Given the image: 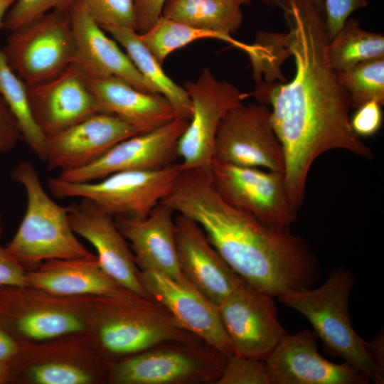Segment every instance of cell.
Masks as SVG:
<instances>
[{
  "instance_id": "30bf717a",
  "label": "cell",
  "mask_w": 384,
  "mask_h": 384,
  "mask_svg": "<svg viewBox=\"0 0 384 384\" xmlns=\"http://www.w3.org/2000/svg\"><path fill=\"white\" fill-rule=\"evenodd\" d=\"M2 50L9 65L28 86L58 76L75 58L69 10L51 11L11 31Z\"/></svg>"
},
{
  "instance_id": "60d3db41",
  "label": "cell",
  "mask_w": 384,
  "mask_h": 384,
  "mask_svg": "<svg viewBox=\"0 0 384 384\" xmlns=\"http://www.w3.org/2000/svg\"><path fill=\"white\" fill-rule=\"evenodd\" d=\"M370 352L375 366L384 374V336L383 329L370 341Z\"/></svg>"
},
{
  "instance_id": "9a60e30c",
  "label": "cell",
  "mask_w": 384,
  "mask_h": 384,
  "mask_svg": "<svg viewBox=\"0 0 384 384\" xmlns=\"http://www.w3.org/2000/svg\"><path fill=\"white\" fill-rule=\"evenodd\" d=\"M188 119L177 117L148 132L127 138L95 161L81 168L60 172L68 182H90L112 174L133 170H155L176 163L177 144Z\"/></svg>"
},
{
  "instance_id": "4316f807",
  "label": "cell",
  "mask_w": 384,
  "mask_h": 384,
  "mask_svg": "<svg viewBox=\"0 0 384 384\" xmlns=\"http://www.w3.org/2000/svg\"><path fill=\"white\" fill-rule=\"evenodd\" d=\"M162 16L227 36L242 25L241 5L233 0H167Z\"/></svg>"
},
{
  "instance_id": "f35d334b",
  "label": "cell",
  "mask_w": 384,
  "mask_h": 384,
  "mask_svg": "<svg viewBox=\"0 0 384 384\" xmlns=\"http://www.w3.org/2000/svg\"><path fill=\"white\" fill-rule=\"evenodd\" d=\"M21 139L17 122L0 95V152L11 150Z\"/></svg>"
},
{
  "instance_id": "1f68e13d",
  "label": "cell",
  "mask_w": 384,
  "mask_h": 384,
  "mask_svg": "<svg viewBox=\"0 0 384 384\" xmlns=\"http://www.w3.org/2000/svg\"><path fill=\"white\" fill-rule=\"evenodd\" d=\"M70 9L82 11L102 28L117 26L135 30L134 0H70Z\"/></svg>"
},
{
  "instance_id": "83f0119b",
  "label": "cell",
  "mask_w": 384,
  "mask_h": 384,
  "mask_svg": "<svg viewBox=\"0 0 384 384\" xmlns=\"http://www.w3.org/2000/svg\"><path fill=\"white\" fill-rule=\"evenodd\" d=\"M328 55L336 73L374 59L384 58V36L366 31L358 20L348 18L329 41Z\"/></svg>"
},
{
  "instance_id": "3957f363",
  "label": "cell",
  "mask_w": 384,
  "mask_h": 384,
  "mask_svg": "<svg viewBox=\"0 0 384 384\" xmlns=\"http://www.w3.org/2000/svg\"><path fill=\"white\" fill-rule=\"evenodd\" d=\"M86 334L110 365L162 342L201 340L159 303L124 288L95 297Z\"/></svg>"
},
{
  "instance_id": "d590c367",
  "label": "cell",
  "mask_w": 384,
  "mask_h": 384,
  "mask_svg": "<svg viewBox=\"0 0 384 384\" xmlns=\"http://www.w3.org/2000/svg\"><path fill=\"white\" fill-rule=\"evenodd\" d=\"M382 106L376 101H369L356 108L350 124L358 137H369L378 132L383 122Z\"/></svg>"
},
{
  "instance_id": "e0dca14e",
  "label": "cell",
  "mask_w": 384,
  "mask_h": 384,
  "mask_svg": "<svg viewBox=\"0 0 384 384\" xmlns=\"http://www.w3.org/2000/svg\"><path fill=\"white\" fill-rule=\"evenodd\" d=\"M270 384H368L370 380L345 362L337 364L318 351L316 334L304 329L284 334L265 360Z\"/></svg>"
},
{
  "instance_id": "cb8c5ba5",
  "label": "cell",
  "mask_w": 384,
  "mask_h": 384,
  "mask_svg": "<svg viewBox=\"0 0 384 384\" xmlns=\"http://www.w3.org/2000/svg\"><path fill=\"white\" fill-rule=\"evenodd\" d=\"M89 80L100 112L120 118L139 133L154 130L179 117L159 94L141 91L117 77Z\"/></svg>"
},
{
  "instance_id": "44dd1931",
  "label": "cell",
  "mask_w": 384,
  "mask_h": 384,
  "mask_svg": "<svg viewBox=\"0 0 384 384\" xmlns=\"http://www.w3.org/2000/svg\"><path fill=\"white\" fill-rule=\"evenodd\" d=\"M175 227L181 273L204 296L218 306L244 279L222 258L196 221L176 213Z\"/></svg>"
},
{
  "instance_id": "4fadbf2b",
  "label": "cell",
  "mask_w": 384,
  "mask_h": 384,
  "mask_svg": "<svg viewBox=\"0 0 384 384\" xmlns=\"http://www.w3.org/2000/svg\"><path fill=\"white\" fill-rule=\"evenodd\" d=\"M213 161L284 173L283 149L270 108L261 103H242L232 109L219 127Z\"/></svg>"
},
{
  "instance_id": "ee69618b",
  "label": "cell",
  "mask_w": 384,
  "mask_h": 384,
  "mask_svg": "<svg viewBox=\"0 0 384 384\" xmlns=\"http://www.w3.org/2000/svg\"><path fill=\"white\" fill-rule=\"evenodd\" d=\"M235 2L238 3L239 4L242 5H248L251 4L252 0H233Z\"/></svg>"
},
{
  "instance_id": "b9f144b4",
  "label": "cell",
  "mask_w": 384,
  "mask_h": 384,
  "mask_svg": "<svg viewBox=\"0 0 384 384\" xmlns=\"http://www.w3.org/2000/svg\"><path fill=\"white\" fill-rule=\"evenodd\" d=\"M16 1L17 0H0V28H4L6 14Z\"/></svg>"
},
{
  "instance_id": "277c9868",
  "label": "cell",
  "mask_w": 384,
  "mask_h": 384,
  "mask_svg": "<svg viewBox=\"0 0 384 384\" xmlns=\"http://www.w3.org/2000/svg\"><path fill=\"white\" fill-rule=\"evenodd\" d=\"M355 282L352 272L336 267L319 287L290 292L277 298L310 322L329 354L341 358L374 383L383 384L384 374L371 358L370 341L361 338L351 322L349 296Z\"/></svg>"
},
{
  "instance_id": "6da1fadb",
  "label": "cell",
  "mask_w": 384,
  "mask_h": 384,
  "mask_svg": "<svg viewBox=\"0 0 384 384\" xmlns=\"http://www.w3.org/2000/svg\"><path fill=\"white\" fill-rule=\"evenodd\" d=\"M279 9L288 31L281 43L294 58L289 81H259L254 95L270 106L272 124L282 144L286 188L298 211L315 160L331 150L371 159L373 153L353 131L350 97L340 85L328 55L324 11L315 0H262Z\"/></svg>"
},
{
  "instance_id": "52a82bcc",
  "label": "cell",
  "mask_w": 384,
  "mask_h": 384,
  "mask_svg": "<svg viewBox=\"0 0 384 384\" xmlns=\"http://www.w3.org/2000/svg\"><path fill=\"white\" fill-rule=\"evenodd\" d=\"M19 344L9 384H109L110 365L86 333Z\"/></svg>"
},
{
  "instance_id": "7bdbcfd3",
  "label": "cell",
  "mask_w": 384,
  "mask_h": 384,
  "mask_svg": "<svg viewBox=\"0 0 384 384\" xmlns=\"http://www.w3.org/2000/svg\"><path fill=\"white\" fill-rule=\"evenodd\" d=\"M0 384H9L8 364L0 362Z\"/></svg>"
},
{
  "instance_id": "8992f818",
  "label": "cell",
  "mask_w": 384,
  "mask_h": 384,
  "mask_svg": "<svg viewBox=\"0 0 384 384\" xmlns=\"http://www.w3.org/2000/svg\"><path fill=\"white\" fill-rule=\"evenodd\" d=\"M95 297H65L28 285L0 287V325L19 343L86 333Z\"/></svg>"
},
{
  "instance_id": "d6a6232c",
  "label": "cell",
  "mask_w": 384,
  "mask_h": 384,
  "mask_svg": "<svg viewBox=\"0 0 384 384\" xmlns=\"http://www.w3.org/2000/svg\"><path fill=\"white\" fill-rule=\"evenodd\" d=\"M215 384H270L265 360L233 353Z\"/></svg>"
},
{
  "instance_id": "f6af8a7d",
  "label": "cell",
  "mask_w": 384,
  "mask_h": 384,
  "mask_svg": "<svg viewBox=\"0 0 384 384\" xmlns=\"http://www.w3.org/2000/svg\"><path fill=\"white\" fill-rule=\"evenodd\" d=\"M0 154H1V152H0Z\"/></svg>"
},
{
  "instance_id": "5bb4252c",
  "label": "cell",
  "mask_w": 384,
  "mask_h": 384,
  "mask_svg": "<svg viewBox=\"0 0 384 384\" xmlns=\"http://www.w3.org/2000/svg\"><path fill=\"white\" fill-rule=\"evenodd\" d=\"M218 309L234 353L265 360L287 334L279 321L274 297L245 280Z\"/></svg>"
},
{
  "instance_id": "8d00e7d4",
  "label": "cell",
  "mask_w": 384,
  "mask_h": 384,
  "mask_svg": "<svg viewBox=\"0 0 384 384\" xmlns=\"http://www.w3.org/2000/svg\"><path fill=\"white\" fill-rule=\"evenodd\" d=\"M3 234V225L0 213V239ZM26 271L0 244V287L25 285Z\"/></svg>"
},
{
  "instance_id": "74e56055",
  "label": "cell",
  "mask_w": 384,
  "mask_h": 384,
  "mask_svg": "<svg viewBox=\"0 0 384 384\" xmlns=\"http://www.w3.org/2000/svg\"><path fill=\"white\" fill-rule=\"evenodd\" d=\"M167 0H134L135 31L143 33L151 28L161 16Z\"/></svg>"
},
{
  "instance_id": "ffe728a7",
  "label": "cell",
  "mask_w": 384,
  "mask_h": 384,
  "mask_svg": "<svg viewBox=\"0 0 384 384\" xmlns=\"http://www.w3.org/2000/svg\"><path fill=\"white\" fill-rule=\"evenodd\" d=\"M137 134L134 127L120 118L97 112L48 139L45 162L49 171L81 168Z\"/></svg>"
},
{
  "instance_id": "f546056e",
  "label": "cell",
  "mask_w": 384,
  "mask_h": 384,
  "mask_svg": "<svg viewBox=\"0 0 384 384\" xmlns=\"http://www.w3.org/2000/svg\"><path fill=\"white\" fill-rule=\"evenodd\" d=\"M139 36L144 44L161 65L174 51L198 40L223 41L245 52L249 46L235 40L232 36L195 28L162 16L147 31L139 33Z\"/></svg>"
},
{
  "instance_id": "603a6c76",
  "label": "cell",
  "mask_w": 384,
  "mask_h": 384,
  "mask_svg": "<svg viewBox=\"0 0 384 384\" xmlns=\"http://www.w3.org/2000/svg\"><path fill=\"white\" fill-rule=\"evenodd\" d=\"M68 10L75 45V66L89 78L117 77L141 91L157 94L100 25L80 10Z\"/></svg>"
},
{
  "instance_id": "7c38bea8",
  "label": "cell",
  "mask_w": 384,
  "mask_h": 384,
  "mask_svg": "<svg viewBox=\"0 0 384 384\" xmlns=\"http://www.w3.org/2000/svg\"><path fill=\"white\" fill-rule=\"evenodd\" d=\"M184 88L193 106V113L177 144V155L183 170L209 172L213 148L220 123L234 107L243 103L247 95L231 83L217 79L208 68Z\"/></svg>"
},
{
  "instance_id": "7402d4cb",
  "label": "cell",
  "mask_w": 384,
  "mask_h": 384,
  "mask_svg": "<svg viewBox=\"0 0 384 384\" xmlns=\"http://www.w3.org/2000/svg\"><path fill=\"white\" fill-rule=\"evenodd\" d=\"M176 214L169 206L161 202L143 219H114L141 271H157L180 282L185 277L178 261Z\"/></svg>"
},
{
  "instance_id": "8fae6325",
  "label": "cell",
  "mask_w": 384,
  "mask_h": 384,
  "mask_svg": "<svg viewBox=\"0 0 384 384\" xmlns=\"http://www.w3.org/2000/svg\"><path fill=\"white\" fill-rule=\"evenodd\" d=\"M210 177L226 203L266 225L289 228L297 218L282 172L213 161Z\"/></svg>"
},
{
  "instance_id": "4dcf8cb0",
  "label": "cell",
  "mask_w": 384,
  "mask_h": 384,
  "mask_svg": "<svg viewBox=\"0 0 384 384\" xmlns=\"http://www.w3.org/2000/svg\"><path fill=\"white\" fill-rule=\"evenodd\" d=\"M338 80L348 95L351 107L357 108L369 101L384 103V58L360 63L337 73Z\"/></svg>"
},
{
  "instance_id": "d6986e66",
  "label": "cell",
  "mask_w": 384,
  "mask_h": 384,
  "mask_svg": "<svg viewBox=\"0 0 384 384\" xmlns=\"http://www.w3.org/2000/svg\"><path fill=\"white\" fill-rule=\"evenodd\" d=\"M28 94L33 117L46 140L100 112L88 77L73 64L47 82L28 86Z\"/></svg>"
},
{
  "instance_id": "ba28073f",
  "label": "cell",
  "mask_w": 384,
  "mask_h": 384,
  "mask_svg": "<svg viewBox=\"0 0 384 384\" xmlns=\"http://www.w3.org/2000/svg\"><path fill=\"white\" fill-rule=\"evenodd\" d=\"M228 357L203 340L165 341L111 364L109 384H215Z\"/></svg>"
},
{
  "instance_id": "d4e9b609",
  "label": "cell",
  "mask_w": 384,
  "mask_h": 384,
  "mask_svg": "<svg viewBox=\"0 0 384 384\" xmlns=\"http://www.w3.org/2000/svg\"><path fill=\"white\" fill-rule=\"evenodd\" d=\"M26 285L65 297L108 294L122 287L101 267L96 255L50 260L26 272Z\"/></svg>"
},
{
  "instance_id": "e575fe53",
  "label": "cell",
  "mask_w": 384,
  "mask_h": 384,
  "mask_svg": "<svg viewBox=\"0 0 384 384\" xmlns=\"http://www.w3.org/2000/svg\"><path fill=\"white\" fill-rule=\"evenodd\" d=\"M321 7L329 41L341 29L350 15L365 8L367 0H315Z\"/></svg>"
},
{
  "instance_id": "7a4b0ae2",
  "label": "cell",
  "mask_w": 384,
  "mask_h": 384,
  "mask_svg": "<svg viewBox=\"0 0 384 384\" xmlns=\"http://www.w3.org/2000/svg\"><path fill=\"white\" fill-rule=\"evenodd\" d=\"M162 202L196 221L225 262L265 294L274 298L309 289L320 277L319 262L302 237L229 205L213 186L210 172L183 170Z\"/></svg>"
},
{
  "instance_id": "5b68a950",
  "label": "cell",
  "mask_w": 384,
  "mask_h": 384,
  "mask_svg": "<svg viewBox=\"0 0 384 384\" xmlns=\"http://www.w3.org/2000/svg\"><path fill=\"white\" fill-rule=\"evenodd\" d=\"M11 177L23 188L27 203L22 220L6 248L26 272L47 260L93 255L73 230L67 206L48 196L32 163L20 162Z\"/></svg>"
},
{
  "instance_id": "ab89813d",
  "label": "cell",
  "mask_w": 384,
  "mask_h": 384,
  "mask_svg": "<svg viewBox=\"0 0 384 384\" xmlns=\"http://www.w3.org/2000/svg\"><path fill=\"white\" fill-rule=\"evenodd\" d=\"M20 344L0 325V362L9 363L16 356Z\"/></svg>"
},
{
  "instance_id": "ac0fdd59",
  "label": "cell",
  "mask_w": 384,
  "mask_h": 384,
  "mask_svg": "<svg viewBox=\"0 0 384 384\" xmlns=\"http://www.w3.org/2000/svg\"><path fill=\"white\" fill-rule=\"evenodd\" d=\"M67 208L73 230L92 245L102 270L122 287L150 298L142 284L133 252L114 218L85 198Z\"/></svg>"
},
{
  "instance_id": "f1b7e54d",
  "label": "cell",
  "mask_w": 384,
  "mask_h": 384,
  "mask_svg": "<svg viewBox=\"0 0 384 384\" xmlns=\"http://www.w3.org/2000/svg\"><path fill=\"white\" fill-rule=\"evenodd\" d=\"M0 95L14 114L23 139L41 161L46 159V139L33 117L28 86L9 65L0 48Z\"/></svg>"
},
{
  "instance_id": "9c48e42d",
  "label": "cell",
  "mask_w": 384,
  "mask_h": 384,
  "mask_svg": "<svg viewBox=\"0 0 384 384\" xmlns=\"http://www.w3.org/2000/svg\"><path fill=\"white\" fill-rule=\"evenodd\" d=\"M183 171L180 163L155 170L124 171L90 182L50 178L58 198H85L115 218L143 219L170 193Z\"/></svg>"
},
{
  "instance_id": "836d02e7",
  "label": "cell",
  "mask_w": 384,
  "mask_h": 384,
  "mask_svg": "<svg viewBox=\"0 0 384 384\" xmlns=\"http://www.w3.org/2000/svg\"><path fill=\"white\" fill-rule=\"evenodd\" d=\"M70 0H17L4 18V28L16 30L44 14L58 9H68Z\"/></svg>"
},
{
  "instance_id": "2e32d148",
  "label": "cell",
  "mask_w": 384,
  "mask_h": 384,
  "mask_svg": "<svg viewBox=\"0 0 384 384\" xmlns=\"http://www.w3.org/2000/svg\"><path fill=\"white\" fill-rule=\"evenodd\" d=\"M140 279L150 298L167 309L182 329L228 356L234 353L218 306L186 277L178 282L149 270L141 271Z\"/></svg>"
},
{
  "instance_id": "484cf974",
  "label": "cell",
  "mask_w": 384,
  "mask_h": 384,
  "mask_svg": "<svg viewBox=\"0 0 384 384\" xmlns=\"http://www.w3.org/2000/svg\"><path fill=\"white\" fill-rule=\"evenodd\" d=\"M125 50V53L154 92L164 97L179 117L190 119L193 106L184 87L176 83L162 68L154 55L144 44L139 33L133 28L110 26L103 28Z\"/></svg>"
}]
</instances>
